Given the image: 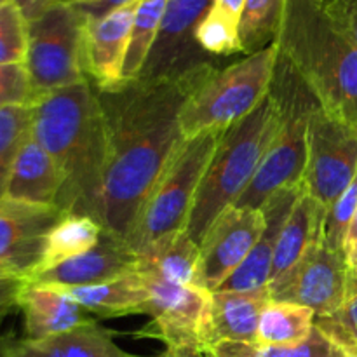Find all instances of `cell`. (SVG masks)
<instances>
[{
    "label": "cell",
    "instance_id": "13",
    "mask_svg": "<svg viewBox=\"0 0 357 357\" xmlns=\"http://www.w3.org/2000/svg\"><path fill=\"white\" fill-rule=\"evenodd\" d=\"M265 220L261 209L230 206L209 227L201 243L195 286L213 293L241 267L261 236Z\"/></svg>",
    "mask_w": 357,
    "mask_h": 357
},
{
    "label": "cell",
    "instance_id": "45",
    "mask_svg": "<svg viewBox=\"0 0 357 357\" xmlns=\"http://www.w3.org/2000/svg\"><path fill=\"white\" fill-rule=\"evenodd\" d=\"M331 357H354V356H347V354H344V352L338 351V349H337V351L333 352V356H331Z\"/></svg>",
    "mask_w": 357,
    "mask_h": 357
},
{
    "label": "cell",
    "instance_id": "5",
    "mask_svg": "<svg viewBox=\"0 0 357 357\" xmlns=\"http://www.w3.org/2000/svg\"><path fill=\"white\" fill-rule=\"evenodd\" d=\"M278 45L271 44L227 68H209L199 79L180 112L183 138L225 131L250 115L268 96L278 66Z\"/></svg>",
    "mask_w": 357,
    "mask_h": 357
},
{
    "label": "cell",
    "instance_id": "4",
    "mask_svg": "<svg viewBox=\"0 0 357 357\" xmlns=\"http://www.w3.org/2000/svg\"><path fill=\"white\" fill-rule=\"evenodd\" d=\"M279 126L281 108L274 94L268 93L250 115L222 131L185 230L199 246L215 220L236 204L253 180Z\"/></svg>",
    "mask_w": 357,
    "mask_h": 357
},
{
    "label": "cell",
    "instance_id": "34",
    "mask_svg": "<svg viewBox=\"0 0 357 357\" xmlns=\"http://www.w3.org/2000/svg\"><path fill=\"white\" fill-rule=\"evenodd\" d=\"M33 100L24 65L0 66V110L13 105H30Z\"/></svg>",
    "mask_w": 357,
    "mask_h": 357
},
{
    "label": "cell",
    "instance_id": "37",
    "mask_svg": "<svg viewBox=\"0 0 357 357\" xmlns=\"http://www.w3.org/2000/svg\"><path fill=\"white\" fill-rule=\"evenodd\" d=\"M244 6H246V0H213L208 10L215 16L222 17L227 23L241 26Z\"/></svg>",
    "mask_w": 357,
    "mask_h": 357
},
{
    "label": "cell",
    "instance_id": "23",
    "mask_svg": "<svg viewBox=\"0 0 357 357\" xmlns=\"http://www.w3.org/2000/svg\"><path fill=\"white\" fill-rule=\"evenodd\" d=\"M65 289L84 310L101 317L146 314L149 305V288L139 271H132L103 284Z\"/></svg>",
    "mask_w": 357,
    "mask_h": 357
},
{
    "label": "cell",
    "instance_id": "38",
    "mask_svg": "<svg viewBox=\"0 0 357 357\" xmlns=\"http://www.w3.org/2000/svg\"><path fill=\"white\" fill-rule=\"evenodd\" d=\"M342 251H344L345 264H347L349 272L354 274V272H357V209L344 234Z\"/></svg>",
    "mask_w": 357,
    "mask_h": 357
},
{
    "label": "cell",
    "instance_id": "8",
    "mask_svg": "<svg viewBox=\"0 0 357 357\" xmlns=\"http://www.w3.org/2000/svg\"><path fill=\"white\" fill-rule=\"evenodd\" d=\"M23 65L33 100L87 79L82 59V14L72 2L58 3L28 21Z\"/></svg>",
    "mask_w": 357,
    "mask_h": 357
},
{
    "label": "cell",
    "instance_id": "7",
    "mask_svg": "<svg viewBox=\"0 0 357 357\" xmlns=\"http://www.w3.org/2000/svg\"><path fill=\"white\" fill-rule=\"evenodd\" d=\"M271 93L281 108V126L253 180L234 206L260 209L275 192L303 181L307 164V122L316 105L312 94L288 63L278 58Z\"/></svg>",
    "mask_w": 357,
    "mask_h": 357
},
{
    "label": "cell",
    "instance_id": "42",
    "mask_svg": "<svg viewBox=\"0 0 357 357\" xmlns=\"http://www.w3.org/2000/svg\"><path fill=\"white\" fill-rule=\"evenodd\" d=\"M354 295H357V272L351 274V278H349V298Z\"/></svg>",
    "mask_w": 357,
    "mask_h": 357
},
{
    "label": "cell",
    "instance_id": "20",
    "mask_svg": "<svg viewBox=\"0 0 357 357\" xmlns=\"http://www.w3.org/2000/svg\"><path fill=\"white\" fill-rule=\"evenodd\" d=\"M271 300L268 288L253 291H213L206 347L216 342H257L258 323Z\"/></svg>",
    "mask_w": 357,
    "mask_h": 357
},
{
    "label": "cell",
    "instance_id": "6",
    "mask_svg": "<svg viewBox=\"0 0 357 357\" xmlns=\"http://www.w3.org/2000/svg\"><path fill=\"white\" fill-rule=\"evenodd\" d=\"M222 132L206 131L183 138L155 188L146 199L128 244L138 258L187 230L202 176L211 162Z\"/></svg>",
    "mask_w": 357,
    "mask_h": 357
},
{
    "label": "cell",
    "instance_id": "44",
    "mask_svg": "<svg viewBox=\"0 0 357 357\" xmlns=\"http://www.w3.org/2000/svg\"><path fill=\"white\" fill-rule=\"evenodd\" d=\"M72 2L77 3V6H89V3L98 2V0H72Z\"/></svg>",
    "mask_w": 357,
    "mask_h": 357
},
{
    "label": "cell",
    "instance_id": "39",
    "mask_svg": "<svg viewBox=\"0 0 357 357\" xmlns=\"http://www.w3.org/2000/svg\"><path fill=\"white\" fill-rule=\"evenodd\" d=\"M13 2L23 13L24 20L31 21L40 16V14H44L47 9H51V7L58 6L61 2H72V0H13Z\"/></svg>",
    "mask_w": 357,
    "mask_h": 357
},
{
    "label": "cell",
    "instance_id": "32",
    "mask_svg": "<svg viewBox=\"0 0 357 357\" xmlns=\"http://www.w3.org/2000/svg\"><path fill=\"white\" fill-rule=\"evenodd\" d=\"M316 326L344 354L357 357V295L330 316L316 317Z\"/></svg>",
    "mask_w": 357,
    "mask_h": 357
},
{
    "label": "cell",
    "instance_id": "15",
    "mask_svg": "<svg viewBox=\"0 0 357 357\" xmlns=\"http://www.w3.org/2000/svg\"><path fill=\"white\" fill-rule=\"evenodd\" d=\"M138 2L131 0L98 20L82 16L84 70L98 89L110 91L126 84L122 72Z\"/></svg>",
    "mask_w": 357,
    "mask_h": 357
},
{
    "label": "cell",
    "instance_id": "43",
    "mask_svg": "<svg viewBox=\"0 0 357 357\" xmlns=\"http://www.w3.org/2000/svg\"><path fill=\"white\" fill-rule=\"evenodd\" d=\"M10 338L7 337H2L0 335V357H6V349H7V344H9Z\"/></svg>",
    "mask_w": 357,
    "mask_h": 357
},
{
    "label": "cell",
    "instance_id": "10",
    "mask_svg": "<svg viewBox=\"0 0 357 357\" xmlns=\"http://www.w3.org/2000/svg\"><path fill=\"white\" fill-rule=\"evenodd\" d=\"M149 288L146 314L152 316V337L171 349L202 352L208 344L211 293L199 286L164 281L152 272L139 271Z\"/></svg>",
    "mask_w": 357,
    "mask_h": 357
},
{
    "label": "cell",
    "instance_id": "18",
    "mask_svg": "<svg viewBox=\"0 0 357 357\" xmlns=\"http://www.w3.org/2000/svg\"><path fill=\"white\" fill-rule=\"evenodd\" d=\"M17 309L23 312L26 340L56 337L89 321L65 288L38 282L26 281L17 298Z\"/></svg>",
    "mask_w": 357,
    "mask_h": 357
},
{
    "label": "cell",
    "instance_id": "12",
    "mask_svg": "<svg viewBox=\"0 0 357 357\" xmlns=\"http://www.w3.org/2000/svg\"><path fill=\"white\" fill-rule=\"evenodd\" d=\"M66 215L58 206L0 201V278L30 279L40 267L45 241Z\"/></svg>",
    "mask_w": 357,
    "mask_h": 357
},
{
    "label": "cell",
    "instance_id": "9",
    "mask_svg": "<svg viewBox=\"0 0 357 357\" xmlns=\"http://www.w3.org/2000/svg\"><path fill=\"white\" fill-rule=\"evenodd\" d=\"M357 173V128L333 117L319 105L310 108L307 122V194L330 209Z\"/></svg>",
    "mask_w": 357,
    "mask_h": 357
},
{
    "label": "cell",
    "instance_id": "17",
    "mask_svg": "<svg viewBox=\"0 0 357 357\" xmlns=\"http://www.w3.org/2000/svg\"><path fill=\"white\" fill-rule=\"evenodd\" d=\"M303 190H305L303 181L293 187H284L261 206L260 209L264 211L265 220L261 236L258 237L257 244L241 267L236 268L215 291H253V289L267 288L271 282L272 261H274L279 236Z\"/></svg>",
    "mask_w": 357,
    "mask_h": 357
},
{
    "label": "cell",
    "instance_id": "21",
    "mask_svg": "<svg viewBox=\"0 0 357 357\" xmlns=\"http://www.w3.org/2000/svg\"><path fill=\"white\" fill-rule=\"evenodd\" d=\"M6 357H132L94 321L44 340H9Z\"/></svg>",
    "mask_w": 357,
    "mask_h": 357
},
{
    "label": "cell",
    "instance_id": "19",
    "mask_svg": "<svg viewBox=\"0 0 357 357\" xmlns=\"http://www.w3.org/2000/svg\"><path fill=\"white\" fill-rule=\"evenodd\" d=\"M63 173L47 150L30 135L20 150L6 188V199L37 206H58Z\"/></svg>",
    "mask_w": 357,
    "mask_h": 357
},
{
    "label": "cell",
    "instance_id": "31",
    "mask_svg": "<svg viewBox=\"0 0 357 357\" xmlns=\"http://www.w3.org/2000/svg\"><path fill=\"white\" fill-rule=\"evenodd\" d=\"M28 21L14 2L0 7V66L23 65L26 56Z\"/></svg>",
    "mask_w": 357,
    "mask_h": 357
},
{
    "label": "cell",
    "instance_id": "29",
    "mask_svg": "<svg viewBox=\"0 0 357 357\" xmlns=\"http://www.w3.org/2000/svg\"><path fill=\"white\" fill-rule=\"evenodd\" d=\"M286 0H246L239 26L241 51L248 54L274 44Z\"/></svg>",
    "mask_w": 357,
    "mask_h": 357
},
{
    "label": "cell",
    "instance_id": "41",
    "mask_svg": "<svg viewBox=\"0 0 357 357\" xmlns=\"http://www.w3.org/2000/svg\"><path fill=\"white\" fill-rule=\"evenodd\" d=\"M159 357H204V354H202V352L194 351V349H171V347H166V351H164Z\"/></svg>",
    "mask_w": 357,
    "mask_h": 357
},
{
    "label": "cell",
    "instance_id": "35",
    "mask_svg": "<svg viewBox=\"0 0 357 357\" xmlns=\"http://www.w3.org/2000/svg\"><path fill=\"white\" fill-rule=\"evenodd\" d=\"M323 6L331 21L357 44V0H323Z\"/></svg>",
    "mask_w": 357,
    "mask_h": 357
},
{
    "label": "cell",
    "instance_id": "16",
    "mask_svg": "<svg viewBox=\"0 0 357 357\" xmlns=\"http://www.w3.org/2000/svg\"><path fill=\"white\" fill-rule=\"evenodd\" d=\"M138 257L126 241L103 230L100 243L89 251L37 272L28 279V282L59 286V288L103 284L129 272L138 271Z\"/></svg>",
    "mask_w": 357,
    "mask_h": 357
},
{
    "label": "cell",
    "instance_id": "3",
    "mask_svg": "<svg viewBox=\"0 0 357 357\" xmlns=\"http://www.w3.org/2000/svg\"><path fill=\"white\" fill-rule=\"evenodd\" d=\"M274 44L314 101L357 128V44L331 21L323 0H286Z\"/></svg>",
    "mask_w": 357,
    "mask_h": 357
},
{
    "label": "cell",
    "instance_id": "46",
    "mask_svg": "<svg viewBox=\"0 0 357 357\" xmlns=\"http://www.w3.org/2000/svg\"><path fill=\"white\" fill-rule=\"evenodd\" d=\"M9 2H13V0H0V7L6 6V3H9Z\"/></svg>",
    "mask_w": 357,
    "mask_h": 357
},
{
    "label": "cell",
    "instance_id": "22",
    "mask_svg": "<svg viewBox=\"0 0 357 357\" xmlns=\"http://www.w3.org/2000/svg\"><path fill=\"white\" fill-rule=\"evenodd\" d=\"M324 215H326V209L319 206L316 199L310 197L307 190H303L279 236L268 286L281 281L300 264L307 251L314 244L319 243Z\"/></svg>",
    "mask_w": 357,
    "mask_h": 357
},
{
    "label": "cell",
    "instance_id": "14",
    "mask_svg": "<svg viewBox=\"0 0 357 357\" xmlns=\"http://www.w3.org/2000/svg\"><path fill=\"white\" fill-rule=\"evenodd\" d=\"M213 0H167L162 23L139 79L178 77L199 65L202 51L195 42V30Z\"/></svg>",
    "mask_w": 357,
    "mask_h": 357
},
{
    "label": "cell",
    "instance_id": "24",
    "mask_svg": "<svg viewBox=\"0 0 357 357\" xmlns=\"http://www.w3.org/2000/svg\"><path fill=\"white\" fill-rule=\"evenodd\" d=\"M101 234H103V227L94 218L87 215L66 213L49 232L44 257H42L40 267L37 272L86 253L100 243Z\"/></svg>",
    "mask_w": 357,
    "mask_h": 357
},
{
    "label": "cell",
    "instance_id": "1",
    "mask_svg": "<svg viewBox=\"0 0 357 357\" xmlns=\"http://www.w3.org/2000/svg\"><path fill=\"white\" fill-rule=\"evenodd\" d=\"M204 63L178 77L138 79L117 89H98L105 124V167L93 218L128 243L136 220L183 142L180 112L202 75Z\"/></svg>",
    "mask_w": 357,
    "mask_h": 357
},
{
    "label": "cell",
    "instance_id": "26",
    "mask_svg": "<svg viewBox=\"0 0 357 357\" xmlns=\"http://www.w3.org/2000/svg\"><path fill=\"white\" fill-rule=\"evenodd\" d=\"M314 326V310L296 303L271 300L261 312L257 342L265 345H295L307 340Z\"/></svg>",
    "mask_w": 357,
    "mask_h": 357
},
{
    "label": "cell",
    "instance_id": "2",
    "mask_svg": "<svg viewBox=\"0 0 357 357\" xmlns=\"http://www.w3.org/2000/svg\"><path fill=\"white\" fill-rule=\"evenodd\" d=\"M31 135L63 173L58 208L93 218L105 167V124L89 79L35 98Z\"/></svg>",
    "mask_w": 357,
    "mask_h": 357
},
{
    "label": "cell",
    "instance_id": "11",
    "mask_svg": "<svg viewBox=\"0 0 357 357\" xmlns=\"http://www.w3.org/2000/svg\"><path fill=\"white\" fill-rule=\"evenodd\" d=\"M349 278L344 253L319 241L291 272L268 286V293L272 300L307 307L316 317H323L347 302Z\"/></svg>",
    "mask_w": 357,
    "mask_h": 357
},
{
    "label": "cell",
    "instance_id": "27",
    "mask_svg": "<svg viewBox=\"0 0 357 357\" xmlns=\"http://www.w3.org/2000/svg\"><path fill=\"white\" fill-rule=\"evenodd\" d=\"M333 344L314 326L307 340L295 345H265L260 342H216L204 349V357H331Z\"/></svg>",
    "mask_w": 357,
    "mask_h": 357
},
{
    "label": "cell",
    "instance_id": "33",
    "mask_svg": "<svg viewBox=\"0 0 357 357\" xmlns=\"http://www.w3.org/2000/svg\"><path fill=\"white\" fill-rule=\"evenodd\" d=\"M195 42L204 52L213 56H230L241 51L239 26L223 21L208 10L195 30Z\"/></svg>",
    "mask_w": 357,
    "mask_h": 357
},
{
    "label": "cell",
    "instance_id": "28",
    "mask_svg": "<svg viewBox=\"0 0 357 357\" xmlns=\"http://www.w3.org/2000/svg\"><path fill=\"white\" fill-rule=\"evenodd\" d=\"M167 0H139L132 20L131 38L124 63V82H132L142 77L145 63L153 47Z\"/></svg>",
    "mask_w": 357,
    "mask_h": 357
},
{
    "label": "cell",
    "instance_id": "40",
    "mask_svg": "<svg viewBox=\"0 0 357 357\" xmlns=\"http://www.w3.org/2000/svg\"><path fill=\"white\" fill-rule=\"evenodd\" d=\"M131 0H98V2L94 3H89V6H77V3H73V6L79 9V13L82 14L84 17H91V20H98V17L105 16V14L112 13V10L119 9V7L126 6V3H129Z\"/></svg>",
    "mask_w": 357,
    "mask_h": 357
},
{
    "label": "cell",
    "instance_id": "36",
    "mask_svg": "<svg viewBox=\"0 0 357 357\" xmlns=\"http://www.w3.org/2000/svg\"><path fill=\"white\" fill-rule=\"evenodd\" d=\"M26 284V279L21 278H0V321L17 309V298Z\"/></svg>",
    "mask_w": 357,
    "mask_h": 357
},
{
    "label": "cell",
    "instance_id": "30",
    "mask_svg": "<svg viewBox=\"0 0 357 357\" xmlns=\"http://www.w3.org/2000/svg\"><path fill=\"white\" fill-rule=\"evenodd\" d=\"M30 135V105H13L0 110V201L6 197L10 171Z\"/></svg>",
    "mask_w": 357,
    "mask_h": 357
},
{
    "label": "cell",
    "instance_id": "25",
    "mask_svg": "<svg viewBox=\"0 0 357 357\" xmlns=\"http://www.w3.org/2000/svg\"><path fill=\"white\" fill-rule=\"evenodd\" d=\"M199 255L201 246L194 243L187 232H181L169 243L155 246L138 258V271L152 272L174 284L192 286L197 275Z\"/></svg>",
    "mask_w": 357,
    "mask_h": 357
}]
</instances>
